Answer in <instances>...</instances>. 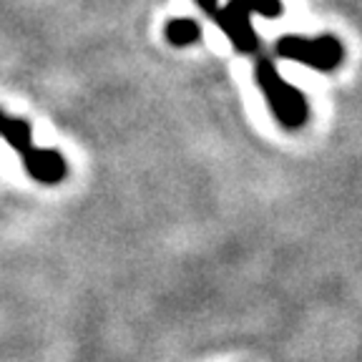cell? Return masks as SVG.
<instances>
[{
  "instance_id": "obj_7",
  "label": "cell",
  "mask_w": 362,
  "mask_h": 362,
  "mask_svg": "<svg viewBox=\"0 0 362 362\" xmlns=\"http://www.w3.org/2000/svg\"><path fill=\"white\" fill-rule=\"evenodd\" d=\"M197 6L202 8L204 13H209V16H214V13L219 11V0H197Z\"/></svg>"
},
{
  "instance_id": "obj_6",
  "label": "cell",
  "mask_w": 362,
  "mask_h": 362,
  "mask_svg": "<svg viewBox=\"0 0 362 362\" xmlns=\"http://www.w3.org/2000/svg\"><path fill=\"white\" fill-rule=\"evenodd\" d=\"M0 136H3L21 156L33 146V144H30V126L23 119H11V116H6V124L0 129Z\"/></svg>"
},
{
  "instance_id": "obj_3",
  "label": "cell",
  "mask_w": 362,
  "mask_h": 362,
  "mask_svg": "<svg viewBox=\"0 0 362 362\" xmlns=\"http://www.w3.org/2000/svg\"><path fill=\"white\" fill-rule=\"evenodd\" d=\"M277 53L289 61L315 68V71H325V74L334 71L345 58V48L334 35H317V38L284 35L277 43Z\"/></svg>"
},
{
  "instance_id": "obj_1",
  "label": "cell",
  "mask_w": 362,
  "mask_h": 362,
  "mask_svg": "<svg viewBox=\"0 0 362 362\" xmlns=\"http://www.w3.org/2000/svg\"><path fill=\"white\" fill-rule=\"evenodd\" d=\"M284 6L282 0H229L224 8L214 13V23L226 33V38L232 40L237 53H255L259 40L252 28L249 18L259 13L264 18H277L282 16Z\"/></svg>"
},
{
  "instance_id": "obj_4",
  "label": "cell",
  "mask_w": 362,
  "mask_h": 362,
  "mask_svg": "<svg viewBox=\"0 0 362 362\" xmlns=\"http://www.w3.org/2000/svg\"><path fill=\"white\" fill-rule=\"evenodd\" d=\"M23 166L40 184H56L66 176V158L51 148H33L23 153Z\"/></svg>"
},
{
  "instance_id": "obj_2",
  "label": "cell",
  "mask_w": 362,
  "mask_h": 362,
  "mask_svg": "<svg viewBox=\"0 0 362 362\" xmlns=\"http://www.w3.org/2000/svg\"><path fill=\"white\" fill-rule=\"evenodd\" d=\"M257 83H259L262 93L267 96L272 113L277 116V121L284 129H302L307 124V98L302 90L289 86L287 81L279 76L274 63L262 58L257 63Z\"/></svg>"
},
{
  "instance_id": "obj_5",
  "label": "cell",
  "mask_w": 362,
  "mask_h": 362,
  "mask_svg": "<svg viewBox=\"0 0 362 362\" xmlns=\"http://www.w3.org/2000/svg\"><path fill=\"white\" fill-rule=\"evenodd\" d=\"M199 35H202V28L194 18H174L166 25V38L171 45H192L199 40Z\"/></svg>"
},
{
  "instance_id": "obj_8",
  "label": "cell",
  "mask_w": 362,
  "mask_h": 362,
  "mask_svg": "<svg viewBox=\"0 0 362 362\" xmlns=\"http://www.w3.org/2000/svg\"><path fill=\"white\" fill-rule=\"evenodd\" d=\"M3 124H6V113L0 111V129H3Z\"/></svg>"
}]
</instances>
